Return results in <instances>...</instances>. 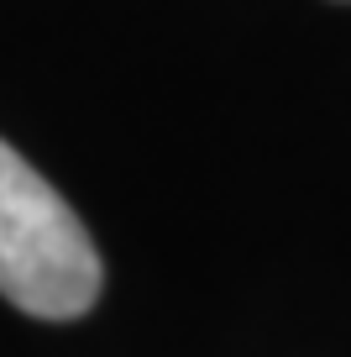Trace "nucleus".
I'll return each mask as SVG.
<instances>
[{"instance_id": "obj_1", "label": "nucleus", "mask_w": 351, "mask_h": 357, "mask_svg": "<svg viewBox=\"0 0 351 357\" xmlns=\"http://www.w3.org/2000/svg\"><path fill=\"white\" fill-rule=\"evenodd\" d=\"M100 284L105 268L74 205L0 137V294L37 321H74Z\"/></svg>"}]
</instances>
